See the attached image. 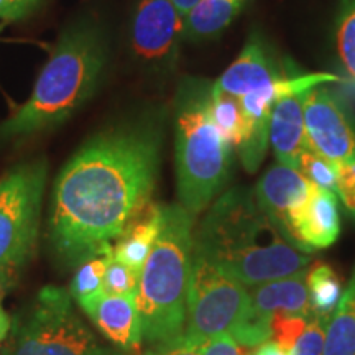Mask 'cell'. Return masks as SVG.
I'll list each match as a JSON object with an SVG mask.
<instances>
[{
  "label": "cell",
  "instance_id": "f546056e",
  "mask_svg": "<svg viewBox=\"0 0 355 355\" xmlns=\"http://www.w3.org/2000/svg\"><path fill=\"white\" fill-rule=\"evenodd\" d=\"M206 343H199L184 334L165 343L153 344L144 355H202V349Z\"/></svg>",
  "mask_w": 355,
  "mask_h": 355
},
{
  "label": "cell",
  "instance_id": "ac0fdd59",
  "mask_svg": "<svg viewBox=\"0 0 355 355\" xmlns=\"http://www.w3.org/2000/svg\"><path fill=\"white\" fill-rule=\"evenodd\" d=\"M245 0H199L183 17V38L188 42L214 40L229 28Z\"/></svg>",
  "mask_w": 355,
  "mask_h": 355
},
{
  "label": "cell",
  "instance_id": "e575fe53",
  "mask_svg": "<svg viewBox=\"0 0 355 355\" xmlns=\"http://www.w3.org/2000/svg\"><path fill=\"white\" fill-rule=\"evenodd\" d=\"M171 2H173V6L176 7V10L180 12V15L184 17L186 13L191 10V8L196 6L199 0H171Z\"/></svg>",
  "mask_w": 355,
  "mask_h": 355
},
{
  "label": "cell",
  "instance_id": "e0dca14e",
  "mask_svg": "<svg viewBox=\"0 0 355 355\" xmlns=\"http://www.w3.org/2000/svg\"><path fill=\"white\" fill-rule=\"evenodd\" d=\"M336 194L314 184L304 209L296 220L295 239L300 250L311 254L313 250L331 247L340 232L339 204Z\"/></svg>",
  "mask_w": 355,
  "mask_h": 355
},
{
  "label": "cell",
  "instance_id": "ba28073f",
  "mask_svg": "<svg viewBox=\"0 0 355 355\" xmlns=\"http://www.w3.org/2000/svg\"><path fill=\"white\" fill-rule=\"evenodd\" d=\"M248 308V288L193 248L184 334L199 343L230 334Z\"/></svg>",
  "mask_w": 355,
  "mask_h": 355
},
{
  "label": "cell",
  "instance_id": "7402d4cb",
  "mask_svg": "<svg viewBox=\"0 0 355 355\" xmlns=\"http://www.w3.org/2000/svg\"><path fill=\"white\" fill-rule=\"evenodd\" d=\"M209 112L212 122H214L222 139L227 141L232 148H237L241 145L243 133L241 99L227 94V92L216 91L214 86H212Z\"/></svg>",
  "mask_w": 355,
  "mask_h": 355
},
{
  "label": "cell",
  "instance_id": "2e32d148",
  "mask_svg": "<svg viewBox=\"0 0 355 355\" xmlns=\"http://www.w3.org/2000/svg\"><path fill=\"white\" fill-rule=\"evenodd\" d=\"M316 87V86H314ZM313 87H298L283 94L275 104L270 122V145L279 165L298 170L300 155L308 145L304 104Z\"/></svg>",
  "mask_w": 355,
  "mask_h": 355
},
{
  "label": "cell",
  "instance_id": "cb8c5ba5",
  "mask_svg": "<svg viewBox=\"0 0 355 355\" xmlns=\"http://www.w3.org/2000/svg\"><path fill=\"white\" fill-rule=\"evenodd\" d=\"M110 254H112V252H110ZM110 254L94 257V259L79 265L69 290L71 296H73L74 300L79 301L104 291V275L105 268H107Z\"/></svg>",
  "mask_w": 355,
  "mask_h": 355
},
{
  "label": "cell",
  "instance_id": "d590c367",
  "mask_svg": "<svg viewBox=\"0 0 355 355\" xmlns=\"http://www.w3.org/2000/svg\"><path fill=\"white\" fill-rule=\"evenodd\" d=\"M3 25H6V24H2V25H0V30H2V28H3Z\"/></svg>",
  "mask_w": 355,
  "mask_h": 355
},
{
  "label": "cell",
  "instance_id": "8fae6325",
  "mask_svg": "<svg viewBox=\"0 0 355 355\" xmlns=\"http://www.w3.org/2000/svg\"><path fill=\"white\" fill-rule=\"evenodd\" d=\"M339 81L334 74H286L279 81L270 84L254 92L239 97L243 114L242 141L237 146L239 157L248 173L259 170L270 144V122L277 101L286 92L298 87H314L319 84Z\"/></svg>",
  "mask_w": 355,
  "mask_h": 355
},
{
  "label": "cell",
  "instance_id": "4fadbf2b",
  "mask_svg": "<svg viewBox=\"0 0 355 355\" xmlns=\"http://www.w3.org/2000/svg\"><path fill=\"white\" fill-rule=\"evenodd\" d=\"M313 186L308 178L301 175L296 168L278 163L261 176L255 189L257 201L298 250L295 225L308 202Z\"/></svg>",
  "mask_w": 355,
  "mask_h": 355
},
{
  "label": "cell",
  "instance_id": "5b68a950",
  "mask_svg": "<svg viewBox=\"0 0 355 355\" xmlns=\"http://www.w3.org/2000/svg\"><path fill=\"white\" fill-rule=\"evenodd\" d=\"M212 83L184 78L175 96V150L180 204L196 216L224 188L232 146L211 119Z\"/></svg>",
  "mask_w": 355,
  "mask_h": 355
},
{
  "label": "cell",
  "instance_id": "8992f818",
  "mask_svg": "<svg viewBox=\"0 0 355 355\" xmlns=\"http://www.w3.org/2000/svg\"><path fill=\"white\" fill-rule=\"evenodd\" d=\"M2 355H119L99 344L60 286H44L12 324V339Z\"/></svg>",
  "mask_w": 355,
  "mask_h": 355
},
{
  "label": "cell",
  "instance_id": "484cf974",
  "mask_svg": "<svg viewBox=\"0 0 355 355\" xmlns=\"http://www.w3.org/2000/svg\"><path fill=\"white\" fill-rule=\"evenodd\" d=\"M140 273L139 270L115 260L114 255L110 254L104 275V291L109 295L135 296L139 290Z\"/></svg>",
  "mask_w": 355,
  "mask_h": 355
},
{
  "label": "cell",
  "instance_id": "7a4b0ae2",
  "mask_svg": "<svg viewBox=\"0 0 355 355\" xmlns=\"http://www.w3.org/2000/svg\"><path fill=\"white\" fill-rule=\"evenodd\" d=\"M194 248L247 288L306 272L311 263L243 188L217 199L194 235Z\"/></svg>",
  "mask_w": 355,
  "mask_h": 355
},
{
  "label": "cell",
  "instance_id": "836d02e7",
  "mask_svg": "<svg viewBox=\"0 0 355 355\" xmlns=\"http://www.w3.org/2000/svg\"><path fill=\"white\" fill-rule=\"evenodd\" d=\"M10 327H12L10 318L7 316V313L2 308V295H0V343L6 339V336L8 334V331H10Z\"/></svg>",
  "mask_w": 355,
  "mask_h": 355
},
{
  "label": "cell",
  "instance_id": "44dd1931",
  "mask_svg": "<svg viewBox=\"0 0 355 355\" xmlns=\"http://www.w3.org/2000/svg\"><path fill=\"white\" fill-rule=\"evenodd\" d=\"M309 293V311L318 316H332L343 298L340 278L329 265L316 261L306 273Z\"/></svg>",
  "mask_w": 355,
  "mask_h": 355
},
{
  "label": "cell",
  "instance_id": "9a60e30c",
  "mask_svg": "<svg viewBox=\"0 0 355 355\" xmlns=\"http://www.w3.org/2000/svg\"><path fill=\"white\" fill-rule=\"evenodd\" d=\"M78 304L119 347L132 350L141 344L140 316L135 296H119L101 291L79 300Z\"/></svg>",
  "mask_w": 355,
  "mask_h": 355
},
{
  "label": "cell",
  "instance_id": "1f68e13d",
  "mask_svg": "<svg viewBox=\"0 0 355 355\" xmlns=\"http://www.w3.org/2000/svg\"><path fill=\"white\" fill-rule=\"evenodd\" d=\"M42 0H0V20L17 21L25 19L40 6Z\"/></svg>",
  "mask_w": 355,
  "mask_h": 355
},
{
  "label": "cell",
  "instance_id": "83f0119b",
  "mask_svg": "<svg viewBox=\"0 0 355 355\" xmlns=\"http://www.w3.org/2000/svg\"><path fill=\"white\" fill-rule=\"evenodd\" d=\"M332 316H318V314H309L308 326L298 343L290 352V355H324L326 347V334L327 326H329Z\"/></svg>",
  "mask_w": 355,
  "mask_h": 355
},
{
  "label": "cell",
  "instance_id": "4dcf8cb0",
  "mask_svg": "<svg viewBox=\"0 0 355 355\" xmlns=\"http://www.w3.org/2000/svg\"><path fill=\"white\" fill-rule=\"evenodd\" d=\"M202 355H250V347L241 345L230 334H222L204 344Z\"/></svg>",
  "mask_w": 355,
  "mask_h": 355
},
{
  "label": "cell",
  "instance_id": "4316f807",
  "mask_svg": "<svg viewBox=\"0 0 355 355\" xmlns=\"http://www.w3.org/2000/svg\"><path fill=\"white\" fill-rule=\"evenodd\" d=\"M306 326H308V318L306 316L278 313L272 319V337L278 347L290 355L295 344L298 343L301 334L304 332Z\"/></svg>",
  "mask_w": 355,
  "mask_h": 355
},
{
  "label": "cell",
  "instance_id": "d4e9b609",
  "mask_svg": "<svg viewBox=\"0 0 355 355\" xmlns=\"http://www.w3.org/2000/svg\"><path fill=\"white\" fill-rule=\"evenodd\" d=\"M298 171L301 175L308 178L313 184L319 188L331 191L332 194L337 196V175L336 165L331 159L324 158L321 153L306 145L303 153L300 155L298 159Z\"/></svg>",
  "mask_w": 355,
  "mask_h": 355
},
{
  "label": "cell",
  "instance_id": "603a6c76",
  "mask_svg": "<svg viewBox=\"0 0 355 355\" xmlns=\"http://www.w3.org/2000/svg\"><path fill=\"white\" fill-rule=\"evenodd\" d=\"M337 55L355 91V0H343L336 24Z\"/></svg>",
  "mask_w": 355,
  "mask_h": 355
},
{
  "label": "cell",
  "instance_id": "52a82bcc",
  "mask_svg": "<svg viewBox=\"0 0 355 355\" xmlns=\"http://www.w3.org/2000/svg\"><path fill=\"white\" fill-rule=\"evenodd\" d=\"M46 178L43 158L20 163L0 178V291L15 285L33 255Z\"/></svg>",
  "mask_w": 355,
  "mask_h": 355
},
{
  "label": "cell",
  "instance_id": "3957f363",
  "mask_svg": "<svg viewBox=\"0 0 355 355\" xmlns=\"http://www.w3.org/2000/svg\"><path fill=\"white\" fill-rule=\"evenodd\" d=\"M109 60L104 25L83 17L66 26L21 107L0 123V144L69 121L96 94Z\"/></svg>",
  "mask_w": 355,
  "mask_h": 355
},
{
  "label": "cell",
  "instance_id": "6da1fadb",
  "mask_svg": "<svg viewBox=\"0 0 355 355\" xmlns=\"http://www.w3.org/2000/svg\"><path fill=\"white\" fill-rule=\"evenodd\" d=\"M158 119H139L91 137L53 184L48 237L66 266L112 252L152 204L162 155Z\"/></svg>",
  "mask_w": 355,
  "mask_h": 355
},
{
  "label": "cell",
  "instance_id": "ffe728a7",
  "mask_svg": "<svg viewBox=\"0 0 355 355\" xmlns=\"http://www.w3.org/2000/svg\"><path fill=\"white\" fill-rule=\"evenodd\" d=\"M324 355H355V270L327 326Z\"/></svg>",
  "mask_w": 355,
  "mask_h": 355
},
{
  "label": "cell",
  "instance_id": "5bb4252c",
  "mask_svg": "<svg viewBox=\"0 0 355 355\" xmlns=\"http://www.w3.org/2000/svg\"><path fill=\"white\" fill-rule=\"evenodd\" d=\"M285 76L286 74L282 71L277 58L266 48L263 40L250 37L237 60L220 74L216 83H212V86L216 91L242 97L257 89L270 86Z\"/></svg>",
  "mask_w": 355,
  "mask_h": 355
},
{
  "label": "cell",
  "instance_id": "d6a6232c",
  "mask_svg": "<svg viewBox=\"0 0 355 355\" xmlns=\"http://www.w3.org/2000/svg\"><path fill=\"white\" fill-rule=\"evenodd\" d=\"M254 355H288V354L283 352L275 340H266V343L259 345V349H257V352Z\"/></svg>",
  "mask_w": 355,
  "mask_h": 355
},
{
  "label": "cell",
  "instance_id": "f1b7e54d",
  "mask_svg": "<svg viewBox=\"0 0 355 355\" xmlns=\"http://www.w3.org/2000/svg\"><path fill=\"white\" fill-rule=\"evenodd\" d=\"M336 165L337 198L344 202L345 209L355 217V159L339 162Z\"/></svg>",
  "mask_w": 355,
  "mask_h": 355
},
{
  "label": "cell",
  "instance_id": "7c38bea8",
  "mask_svg": "<svg viewBox=\"0 0 355 355\" xmlns=\"http://www.w3.org/2000/svg\"><path fill=\"white\" fill-rule=\"evenodd\" d=\"M306 139L311 148L331 162L355 159V117L343 99L319 84L306 96Z\"/></svg>",
  "mask_w": 355,
  "mask_h": 355
},
{
  "label": "cell",
  "instance_id": "30bf717a",
  "mask_svg": "<svg viewBox=\"0 0 355 355\" xmlns=\"http://www.w3.org/2000/svg\"><path fill=\"white\" fill-rule=\"evenodd\" d=\"M278 313L309 318L306 272L250 286L248 308L230 336L245 347H259L272 337V319Z\"/></svg>",
  "mask_w": 355,
  "mask_h": 355
},
{
  "label": "cell",
  "instance_id": "277c9868",
  "mask_svg": "<svg viewBox=\"0 0 355 355\" xmlns=\"http://www.w3.org/2000/svg\"><path fill=\"white\" fill-rule=\"evenodd\" d=\"M194 216L181 204L162 206L159 232L140 273L135 295L141 340L165 343L184 332L193 266Z\"/></svg>",
  "mask_w": 355,
  "mask_h": 355
},
{
  "label": "cell",
  "instance_id": "9c48e42d",
  "mask_svg": "<svg viewBox=\"0 0 355 355\" xmlns=\"http://www.w3.org/2000/svg\"><path fill=\"white\" fill-rule=\"evenodd\" d=\"M128 38L137 63L152 73H168L175 68L183 40V17L171 0H139Z\"/></svg>",
  "mask_w": 355,
  "mask_h": 355
},
{
  "label": "cell",
  "instance_id": "d6986e66",
  "mask_svg": "<svg viewBox=\"0 0 355 355\" xmlns=\"http://www.w3.org/2000/svg\"><path fill=\"white\" fill-rule=\"evenodd\" d=\"M159 220H162V206L152 202L144 214L133 222L130 229L114 243V259L141 272L158 237Z\"/></svg>",
  "mask_w": 355,
  "mask_h": 355
}]
</instances>
